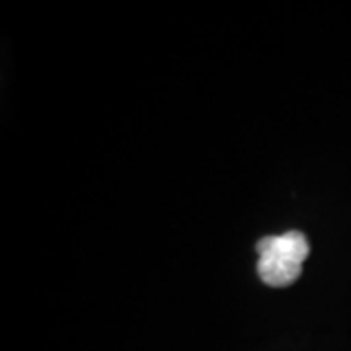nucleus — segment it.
I'll return each mask as SVG.
<instances>
[{"label": "nucleus", "mask_w": 351, "mask_h": 351, "mask_svg": "<svg viewBox=\"0 0 351 351\" xmlns=\"http://www.w3.org/2000/svg\"><path fill=\"white\" fill-rule=\"evenodd\" d=\"M308 240L299 230H289L285 234L277 237V256L291 260L295 263H301L308 258Z\"/></svg>", "instance_id": "2"}, {"label": "nucleus", "mask_w": 351, "mask_h": 351, "mask_svg": "<svg viewBox=\"0 0 351 351\" xmlns=\"http://www.w3.org/2000/svg\"><path fill=\"white\" fill-rule=\"evenodd\" d=\"M258 274L262 277L263 283L269 287H287L291 283H295L301 276V263L285 260L281 256L260 258Z\"/></svg>", "instance_id": "1"}]
</instances>
